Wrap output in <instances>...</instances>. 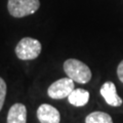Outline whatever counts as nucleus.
Returning a JSON list of instances; mask_svg holds the SVG:
<instances>
[{"label":"nucleus","mask_w":123,"mask_h":123,"mask_svg":"<svg viewBox=\"0 0 123 123\" xmlns=\"http://www.w3.org/2000/svg\"><path fill=\"white\" fill-rule=\"evenodd\" d=\"M64 71L68 77L80 84L88 83L91 79V71L87 65L76 59H69L64 63Z\"/></svg>","instance_id":"1"},{"label":"nucleus","mask_w":123,"mask_h":123,"mask_svg":"<svg viewBox=\"0 0 123 123\" xmlns=\"http://www.w3.org/2000/svg\"><path fill=\"white\" fill-rule=\"evenodd\" d=\"M41 43L37 39L25 37L18 43L15 47V55L22 61L35 60L41 52Z\"/></svg>","instance_id":"2"},{"label":"nucleus","mask_w":123,"mask_h":123,"mask_svg":"<svg viewBox=\"0 0 123 123\" xmlns=\"http://www.w3.org/2000/svg\"><path fill=\"white\" fill-rule=\"evenodd\" d=\"M40 7L39 0H8L7 9L13 18H24L33 14Z\"/></svg>","instance_id":"3"},{"label":"nucleus","mask_w":123,"mask_h":123,"mask_svg":"<svg viewBox=\"0 0 123 123\" xmlns=\"http://www.w3.org/2000/svg\"><path fill=\"white\" fill-rule=\"evenodd\" d=\"M74 80L70 77L68 78H61L53 82L47 89V94L49 98L53 99H62L68 98L69 94L75 89L74 88Z\"/></svg>","instance_id":"4"},{"label":"nucleus","mask_w":123,"mask_h":123,"mask_svg":"<svg viewBox=\"0 0 123 123\" xmlns=\"http://www.w3.org/2000/svg\"><path fill=\"white\" fill-rule=\"evenodd\" d=\"M37 117L40 123H60L61 114L53 106L42 104L37 110Z\"/></svg>","instance_id":"5"},{"label":"nucleus","mask_w":123,"mask_h":123,"mask_svg":"<svg viewBox=\"0 0 123 123\" xmlns=\"http://www.w3.org/2000/svg\"><path fill=\"white\" fill-rule=\"evenodd\" d=\"M101 94L105 98L106 103L112 107H120L122 105V98L119 97L115 84L111 81H107L101 87Z\"/></svg>","instance_id":"6"},{"label":"nucleus","mask_w":123,"mask_h":123,"mask_svg":"<svg viewBox=\"0 0 123 123\" xmlns=\"http://www.w3.org/2000/svg\"><path fill=\"white\" fill-rule=\"evenodd\" d=\"M7 123H27V109L23 104H14L7 114Z\"/></svg>","instance_id":"7"},{"label":"nucleus","mask_w":123,"mask_h":123,"mask_svg":"<svg viewBox=\"0 0 123 123\" xmlns=\"http://www.w3.org/2000/svg\"><path fill=\"white\" fill-rule=\"evenodd\" d=\"M69 103L75 107H83L89 101V92L82 88H76L68 97Z\"/></svg>","instance_id":"8"},{"label":"nucleus","mask_w":123,"mask_h":123,"mask_svg":"<svg viewBox=\"0 0 123 123\" xmlns=\"http://www.w3.org/2000/svg\"><path fill=\"white\" fill-rule=\"evenodd\" d=\"M85 123H113L112 117L105 112H92L87 115Z\"/></svg>","instance_id":"9"},{"label":"nucleus","mask_w":123,"mask_h":123,"mask_svg":"<svg viewBox=\"0 0 123 123\" xmlns=\"http://www.w3.org/2000/svg\"><path fill=\"white\" fill-rule=\"evenodd\" d=\"M5 97H6V83L0 77V111H1L3 105H4Z\"/></svg>","instance_id":"10"},{"label":"nucleus","mask_w":123,"mask_h":123,"mask_svg":"<svg viewBox=\"0 0 123 123\" xmlns=\"http://www.w3.org/2000/svg\"><path fill=\"white\" fill-rule=\"evenodd\" d=\"M117 75H118V78L119 80L123 83V60L120 62V64L118 65V68H117Z\"/></svg>","instance_id":"11"}]
</instances>
